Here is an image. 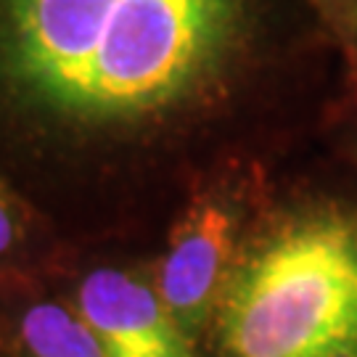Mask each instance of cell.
<instances>
[{
	"label": "cell",
	"mask_w": 357,
	"mask_h": 357,
	"mask_svg": "<svg viewBox=\"0 0 357 357\" xmlns=\"http://www.w3.org/2000/svg\"><path fill=\"white\" fill-rule=\"evenodd\" d=\"M217 307L222 357H357V209L310 206L273 225Z\"/></svg>",
	"instance_id": "1"
},
{
	"label": "cell",
	"mask_w": 357,
	"mask_h": 357,
	"mask_svg": "<svg viewBox=\"0 0 357 357\" xmlns=\"http://www.w3.org/2000/svg\"><path fill=\"white\" fill-rule=\"evenodd\" d=\"M233 0H119L61 109L128 116L175 101L215 64Z\"/></svg>",
	"instance_id": "2"
},
{
	"label": "cell",
	"mask_w": 357,
	"mask_h": 357,
	"mask_svg": "<svg viewBox=\"0 0 357 357\" xmlns=\"http://www.w3.org/2000/svg\"><path fill=\"white\" fill-rule=\"evenodd\" d=\"M119 0H0V56L6 69L53 106L96 51Z\"/></svg>",
	"instance_id": "3"
},
{
	"label": "cell",
	"mask_w": 357,
	"mask_h": 357,
	"mask_svg": "<svg viewBox=\"0 0 357 357\" xmlns=\"http://www.w3.org/2000/svg\"><path fill=\"white\" fill-rule=\"evenodd\" d=\"M238 220L222 199L202 196L180 215L169 236L156 294L188 339L206 326L236 268Z\"/></svg>",
	"instance_id": "4"
},
{
	"label": "cell",
	"mask_w": 357,
	"mask_h": 357,
	"mask_svg": "<svg viewBox=\"0 0 357 357\" xmlns=\"http://www.w3.org/2000/svg\"><path fill=\"white\" fill-rule=\"evenodd\" d=\"M77 315L85 320L103 357H191L159 294L122 270H96L79 286Z\"/></svg>",
	"instance_id": "5"
},
{
	"label": "cell",
	"mask_w": 357,
	"mask_h": 357,
	"mask_svg": "<svg viewBox=\"0 0 357 357\" xmlns=\"http://www.w3.org/2000/svg\"><path fill=\"white\" fill-rule=\"evenodd\" d=\"M22 339L32 357H103L85 320L51 302L26 310Z\"/></svg>",
	"instance_id": "6"
},
{
	"label": "cell",
	"mask_w": 357,
	"mask_h": 357,
	"mask_svg": "<svg viewBox=\"0 0 357 357\" xmlns=\"http://www.w3.org/2000/svg\"><path fill=\"white\" fill-rule=\"evenodd\" d=\"M16 241V222H13V215L8 204L3 202V196H0V255L3 252H8Z\"/></svg>",
	"instance_id": "7"
}]
</instances>
